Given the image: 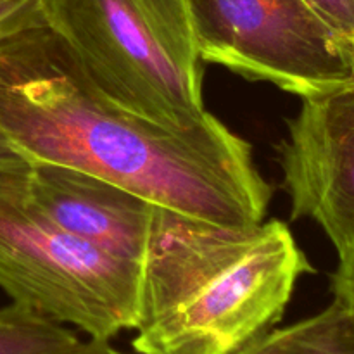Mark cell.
<instances>
[{
  "label": "cell",
  "instance_id": "1",
  "mask_svg": "<svg viewBox=\"0 0 354 354\" xmlns=\"http://www.w3.org/2000/svg\"><path fill=\"white\" fill-rule=\"evenodd\" d=\"M0 131L28 162L71 166L223 227L261 223L272 201L248 140L213 114L168 128L121 106L40 16L0 35Z\"/></svg>",
  "mask_w": 354,
  "mask_h": 354
},
{
  "label": "cell",
  "instance_id": "2",
  "mask_svg": "<svg viewBox=\"0 0 354 354\" xmlns=\"http://www.w3.org/2000/svg\"><path fill=\"white\" fill-rule=\"evenodd\" d=\"M283 221L223 227L156 206L140 263V354H232L282 320L313 273Z\"/></svg>",
  "mask_w": 354,
  "mask_h": 354
},
{
  "label": "cell",
  "instance_id": "3",
  "mask_svg": "<svg viewBox=\"0 0 354 354\" xmlns=\"http://www.w3.org/2000/svg\"><path fill=\"white\" fill-rule=\"evenodd\" d=\"M38 14L121 106L168 128L209 114L185 0H38Z\"/></svg>",
  "mask_w": 354,
  "mask_h": 354
},
{
  "label": "cell",
  "instance_id": "4",
  "mask_svg": "<svg viewBox=\"0 0 354 354\" xmlns=\"http://www.w3.org/2000/svg\"><path fill=\"white\" fill-rule=\"evenodd\" d=\"M28 165L0 166V289L90 339L135 330L140 265L73 237L41 209L28 187Z\"/></svg>",
  "mask_w": 354,
  "mask_h": 354
},
{
  "label": "cell",
  "instance_id": "5",
  "mask_svg": "<svg viewBox=\"0 0 354 354\" xmlns=\"http://www.w3.org/2000/svg\"><path fill=\"white\" fill-rule=\"evenodd\" d=\"M201 61L308 99L346 88L344 38L304 0H185Z\"/></svg>",
  "mask_w": 354,
  "mask_h": 354
},
{
  "label": "cell",
  "instance_id": "6",
  "mask_svg": "<svg viewBox=\"0 0 354 354\" xmlns=\"http://www.w3.org/2000/svg\"><path fill=\"white\" fill-rule=\"evenodd\" d=\"M28 187L55 225L85 244L140 265L152 230L154 207L138 194L55 162H30Z\"/></svg>",
  "mask_w": 354,
  "mask_h": 354
},
{
  "label": "cell",
  "instance_id": "7",
  "mask_svg": "<svg viewBox=\"0 0 354 354\" xmlns=\"http://www.w3.org/2000/svg\"><path fill=\"white\" fill-rule=\"evenodd\" d=\"M78 335L31 308L12 303L0 310V354H78Z\"/></svg>",
  "mask_w": 354,
  "mask_h": 354
},
{
  "label": "cell",
  "instance_id": "8",
  "mask_svg": "<svg viewBox=\"0 0 354 354\" xmlns=\"http://www.w3.org/2000/svg\"><path fill=\"white\" fill-rule=\"evenodd\" d=\"M277 354H354V306L334 299L315 317L282 328Z\"/></svg>",
  "mask_w": 354,
  "mask_h": 354
},
{
  "label": "cell",
  "instance_id": "9",
  "mask_svg": "<svg viewBox=\"0 0 354 354\" xmlns=\"http://www.w3.org/2000/svg\"><path fill=\"white\" fill-rule=\"evenodd\" d=\"M332 30L346 38L354 37V0H304Z\"/></svg>",
  "mask_w": 354,
  "mask_h": 354
},
{
  "label": "cell",
  "instance_id": "10",
  "mask_svg": "<svg viewBox=\"0 0 354 354\" xmlns=\"http://www.w3.org/2000/svg\"><path fill=\"white\" fill-rule=\"evenodd\" d=\"M38 16V0H0V35Z\"/></svg>",
  "mask_w": 354,
  "mask_h": 354
},
{
  "label": "cell",
  "instance_id": "11",
  "mask_svg": "<svg viewBox=\"0 0 354 354\" xmlns=\"http://www.w3.org/2000/svg\"><path fill=\"white\" fill-rule=\"evenodd\" d=\"M335 301L354 306V244L344 258L337 259V268L330 277Z\"/></svg>",
  "mask_w": 354,
  "mask_h": 354
},
{
  "label": "cell",
  "instance_id": "12",
  "mask_svg": "<svg viewBox=\"0 0 354 354\" xmlns=\"http://www.w3.org/2000/svg\"><path fill=\"white\" fill-rule=\"evenodd\" d=\"M280 339H282V328L273 327L270 330L256 335L254 339L245 342L242 348H239L237 351H234L232 354H277L280 346Z\"/></svg>",
  "mask_w": 354,
  "mask_h": 354
},
{
  "label": "cell",
  "instance_id": "13",
  "mask_svg": "<svg viewBox=\"0 0 354 354\" xmlns=\"http://www.w3.org/2000/svg\"><path fill=\"white\" fill-rule=\"evenodd\" d=\"M23 162H28V161L16 151V147L7 140L6 135L0 131V166L23 165Z\"/></svg>",
  "mask_w": 354,
  "mask_h": 354
},
{
  "label": "cell",
  "instance_id": "14",
  "mask_svg": "<svg viewBox=\"0 0 354 354\" xmlns=\"http://www.w3.org/2000/svg\"><path fill=\"white\" fill-rule=\"evenodd\" d=\"M78 354H127V353L118 351L114 346H111L109 339H90L88 342H83L82 349H80Z\"/></svg>",
  "mask_w": 354,
  "mask_h": 354
},
{
  "label": "cell",
  "instance_id": "15",
  "mask_svg": "<svg viewBox=\"0 0 354 354\" xmlns=\"http://www.w3.org/2000/svg\"><path fill=\"white\" fill-rule=\"evenodd\" d=\"M344 45H346V52H348L349 64H351V80H349V85L346 86V88H353L354 86V37L353 38L344 37Z\"/></svg>",
  "mask_w": 354,
  "mask_h": 354
}]
</instances>
